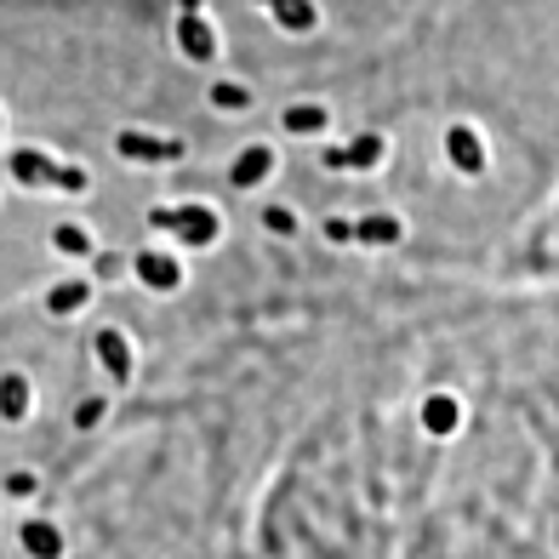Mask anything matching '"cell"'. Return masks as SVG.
Segmentation results:
<instances>
[{"label":"cell","instance_id":"2","mask_svg":"<svg viewBox=\"0 0 559 559\" xmlns=\"http://www.w3.org/2000/svg\"><path fill=\"white\" fill-rule=\"evenodd\" d=\"M7 166H12L17 183H63V189H86V171L52 166V155H40V148H17Z\"/></svg>","mask_w":559,"mask_h":559},{"label":"cell","instance_id":"5","mask_svg":"<svg viewBox=\"0 0 559 559\" xmlns=\"http://www.w3.org/2000/svg\"><path fill=\"white\" fill-rule=\"evenodd\" d=\"M138 274H143L155 292H177V280H183V269H177L166 251H143V258H138Z\"/></svg>","mask_w":559,"mask_h":559},{"label":"cell","instance_id":"7","mask_svg":"<svg viewBox=\"0 0 559 559\" xmlns=\"http://www.w3.org/2000/svg\"><path fill=\"white\" fill-rule=\"evenodd\" d=\"M52 246L63 251V258H92V235H86V228H74V223L52 228Z\"/></svg>","mask_w":559,"mask_h":559},{"label":"cell","instance_id":"8","mask_svg":"<svg viewBox=\"0 0 559 559\" xmlns=\"http://www.w3.org/2000/svg\"><path fill=\"white\" fill-rule=\"evenodd\" d=\"M212 104H217V109H251V92L235 86V81H217V86H212Z\"/></svg>","mask_w":559,"mask_h":559},{"label":"cell","instance_id":"1","mask_svg":"<svg viewBox=\"0 0 559 559\" xmlns=\"http://www.w3.org/2000/svg\"><path fill=\"white\" fill-rule=\"evenodd\" d=\"M508 394L520 400V412L537 435L543 451V474H548V502H554V525H559V297H548L531 332L520 337L514 366H502Z\"/></svg>","mask_w":559,"mask_h":559},{"label":"cell","instance_id":"4","mask_svg":"<svg viewBox=\"0 0 559 559\" xmlns=\"http://www.w3.org/2000/svg\"><path fill=\"white\" fill-rule=\"evenodd\" d=\"M177 40H183V52H189L194 63H217V35H212L194 12L177 17Z\"/></svg>","mask_w":559,"mask_h":559},{"label":"cell","instance_id":"3","mask_svg":"<svg viewBox=\"0 0 559 559\" xmlns=\"http://www.w3.org/2000/svg\"><path fill=\"white\" fill-rule=\"evenodd\" d=\"M115 148L126 160H143V166H166V160H183V143L177 138H143V132H120Z\"/></svg>","mask_w":559,"mask_h":559},{"label":"cell","instance_id":"6","mask_svg":"<svg viewBox=\"0 0 559 559\" xmlns=\"http://www.w3.org/2000/svg\"><path fill=\"white\" fill-rule=\"evenodd\" d=\"M86 302H92L86 280H63V286H52V297H46V309H52V314H74V309H86Z\"/></svg>","mask_w":559,"mask_h":559}]
</instances>
